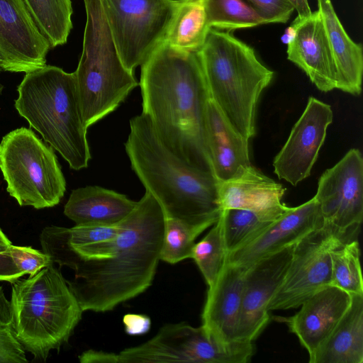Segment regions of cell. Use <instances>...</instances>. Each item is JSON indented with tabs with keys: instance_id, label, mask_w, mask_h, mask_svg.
I'll list each match as a JSON object with an SVG mask.
<instances>
[{
	"instance_id": "74e56055",
	"label": "cell",
	"mask_w": 363,
	"mask_h": 363,
	"mask_svg": "<svg viewBox=\"0 0 363 363\" xmlns=\"http://www.w3.org/2000/svg\"><path fill=\"white\" fill-rule=\"evenodd\" d=\"M296 34V26L291 23V24L286 28L284 33L281 37V41L288 45L295 38V35Z\"/></svg>"
},
{
	"instance_id": "f1b7e54d",
	"label": "cell",
	"mask_w": 363,
	"mask_h": 363,
	"mask_svg": "<svg viewBox=\"0 0 363 363\" xmlns=\"http://www.w3.org/2000/svg\"><path fill=\"white\" fill-rule=\"evenodd\" d=\"M211 28L233 31L265 24L264 21L243 0H205Z\"/></svg>"
},
{
	"instance_id": "9a60e30c",
	"label": "cell",
	"mask_w": 363,
	"mask_h": 363,
	"mask_svg": "<svg viewBox=\"0 0 363 363\" xmlns=\"http://www.w3.org/2000/svg\"><path fill=\"white\" fill-rule=\"evenodd\" d=\"M50 48L23 0H0L2 70L26 73L41 67Z\"/></svg>"
},
{
	"instance_id": "484cf974",
	"label": "cell",
	"mask_w": 363,
	"mask_h": 363,
	"mask_svg": "<svg viewBox=\"0 0 363 363\" xmlns=\"http://www.w3.org/2000/svg\"><path fill=\"white\" fill-rule=\"evenodd\" d=\"M51 48L66 43L72 28L71 0H23Z\"/></svg>"
},
{
	"instance_id": "f35d334b",
	"label": "cell",
	"mask_w": 363,
	"mask_h": 363,
	"mask_svg": "<svg viewBox=\"0 0 363 363\" xmlns=\"http://www.w3.org/2000/svg\"><path fill=\"white\" fill-rule=\"evenodd\" d=\"M12 245L11 240L0 228V251H4Z\"/></svg>"
},
{
	"instance_id": "5b68a950",
	"label": "cell",
	"mask_w": 363,
	"mask_h": 363,
	"mask_svg": "<svg viewBox=\"0 0 363 363\" xmlns=\"http://www.w3.org/2000/svg\"><path fill=\"white\" fill-rule=\"evenodd\" d=\"M197 54L211 98L232 126L250 140L256 132L259 97L274 72L229 31L211 28Z\"/></svg>"
},
{
	"instance_id": "6da1fadb",
	"label": "cell",
	"mask_w": 363,
	"mask_h": 363,
	"mask_svg": "<svg viewBox=\"0 0 363 363\" xmlns=\"http://www.w3.org/2000/svg\"><path fill=\"white\" fill-rule=\"evenodd\" d=\"M165 216L147 191L113 238L80 247L57 246L53 260L74 272L67 283L83 312H107L148 289L160 260Z\"/></svg>"
},
{
	"instance_id": "7402d4cb",
	"label": "cell",
	"mask_w": 363,
	"mask_h": 363,
	"mask_svg": "<svg viewBox=\"0 0 363 363\" xmlns=\"http://www.w3.org/2000/svg\"><path fill=\"white\" fill-rule=\"evenodd\" d=\"M137 201L97 186L74 189L65 206V215L76 225H114L124 220Z\"/></svg>"
},
{
	"instance_id": "d6986e66",
	"label": "cell",
	"mask_w": 363,
	"mask_h": 363,
	"mask_svg": "<svg viewBox=\"0 0 363 363\" xmlns=\"http://www.w3.org/2000/svg\"><path fill=\"white\" fill-rule=\"evenodd\" d=\"M245 269L224 262L215 283L208 287L201 326L220 345L238 342V326L241 311Z\"/></svg>"
},
{
	"instance_id": "83f0119b",
	"label": "cell",
	"mask_w": 363,
	"mask_h": 363,
	"mask_svg": "<svg viewBox=\"0 0 363 363\" xmlns=\"http://www.w3.org/2000/svg\"><path fill=\"white\" fill-rule=\"evenodd\" d=\"M331 284L350 294H363L360 249L357 240L343 242L330 252Z\"/></svg>"
},
{
	"instance_id": "d6a6232c",
	"label": "cell",
	"mask_w": 363,
	"mask_h": 363,
	"mask_svg": "<svg viewBox=\"0 0 363 363\" xmlns=\"http://www.w3.org/2000/svg\"><path fill=\"white\" fill-rule=\"evenodd\" d=\"M4 252L11 257L16 266L24 274L29 276L53 264L49 255L31 247L11 245Z\"/></svg>"
},
{
	"instance_id": "52a82bcc",
	"label": "cell",
	"mask_w": 363,
	"mask_h": 363,
	"mask_svg": "<svg viewBox=\"0 0 363 363\" xmlns=\"http://www.w3.org/2000/svg\"><path fill=\"white\" fill-rule=\"evenodd\" d=\"M86 21L74 72L82 119L88 128L113 112L138 83L123 64L99 0H84Z\"/></svg>"
},
{
	"instance_id": "7a4b0ae2",
	"label": "cell",
	"mask_w": 363,
	"mask_h": 363,
	"mask_svg": "<svg viewBox=\"0 0 363 363\" xmlns=\"http://www.w3.org/2000/svg\"><path fill=\"white\" fill-rule=\"evenodd\" d=\"M143 111L164 145L189 164L213 174L206 143L210 94L197 52L162 41L141 65Z\"/></svg>"
},
{
	"instance_id": "9c48e42d",
	"label": "cell",
	"mask_w": 363,
	"mask_h": 363,
	"mask_svg": "<svg viewBox=\"0 0 363 363\" xmlns=\"http://www.w3.org/2000/svg\"><path fill=\"white\" fill-rule=\"evenodd\" d=\"M254 353L252 342L224 347L202 326L179 323L165 325L149 340L118 353L88 350L79 359L82 363H247Z\"/></svg>"
},
{
	"instance_id": "1f68e13d",
	"label": "cell",
	"mask_w": 363,
	"mask_h": 363,
	"mask_svg": "<svg viewBox=\"0 0 363 363\" xmlns=\"http://www.w3.org/2000/svg\"><path fill=\"white\" fill-rule=\"evenodd\" d=\"M25 350L16 337L11 302L0 286V363H26Z\"/></svg>"
},
{
	"instance_id": "d4e9b609",
	"label": "cell",
	"mask_w": 363,
	"mask_h": 363,
	"mask_svg": "<svg viewBox=\"0 0 363 363\" xmlns=\"http://www.w3.org/2000/svg\"><path fill=\"white\" fill-rule=\"evenodd\" d=\"M211 28L205 0H177L163 41L177 49L197 52Z\"/></svg>"
},
{
	"instance_id": "2e32d148",
	"label": "cell",
	"mask_w": 363,
	"mask_h": 363,
	"mask_svg": "<svg viewBox=\"0 0 363 363\" xmlns=\"http://www.w3.org/2000/svg\"><path fill=\"white\" fill-rule=\"evenodd\" d=\"M323 225L319 206L313 197L298 206L290 207L252 240L228 252L225 262L247 269L261 258L295 244Z\"/></svg>"
},
{
	"instance_id": "277c9868",
	"label": "cell",
	"mask_w": 363,
	"mask_h": 363,
	"mask_svg": "<svg viewBox=\"0 0 363 363\" xmlns=\"http://www.w3.org/2000/svg\"><path fill=\"white\" fill-rule=\"evenodd\" d=\"M15 107L75 170L91 159L74 72L44 65L26 73Z\"/></svg>"
},
{
	"instance_id": "8d00e7d4",
	"label": "cell",
	"mask_w": 363,
	"mask_h": 363,
	"mask_svg": "<svg viewBox=\"0 0 363 363\" xmlns=\"http://www.w3.org/2000/svg\"><path fill=\"white\" fill-rule=\"evenodd\" d=\"M293 5L297 16L305 18L312 13L308 0H289Z\"/></svg>"
},
{
	"instance_id": "60d3db41",
	"label": "cell",
	"mask_w": 363,
	"mask_h": 363,
	"mask_svg": "<svg viewBox=\"0 0 363 363\" xmlns=\"http://www.w3.org/2000/svg\"><path fill=\"white\" fill-rule=\"evenodd\" d=\"M1 71H3V70H2V68H1V63H0V72Z\"/></svg>"
},
{
	"instance_id": "e0dca14e",
	"label": "cell",
	"mask_w": 363,
	"mask_h": 363,
	"mask_svg": "<svg viewBox=\"0 0 363 363\" xmlns=\"http://www.w3.org/2000/svg\"><path fill=\"white\" fill-rule=\"evenodd\" d=\"M351 300L350 294L329 284L304 301L296 314L277 317V320L286 323L297 336L310 361L341 320Z\"/></svg>"
},
{
	"instance_id": "4dcf8cb0",
	"label": "cell",
	"mask_w": 363,
	"mask_h": 363,
	"mask_svg": "<svg viewBox=\"0 0 363 363\" xmlns=\"http://www.w3.org/2000/svg\"><path fill=\"white\" fill-rule=\"evenodd\" d=\"M201 233L179 220L165 218L160 260L173 264L191 258L195 240Z\"/></svg>"
},
{
	"instance_id": "e575fe53",
	"label": "cell",
	"mask_w": 363,
	"mask_h": 363,
	"mask_svg": "<svg viewBox=\"0 0 363 363\" xmlns=\"http://www.w3.org/2000/svg\"><path fill=\"white\" fill-rule=\"evenodd\" d=\"M125 331L130 335L147 333L151 327L150 318L142 314L128 313L123 316Z\"/></svg>"
},
{
	"instance_id": "8992f818",
	"label": "cell",
	"mask_w": 363,
	"mask_h": 363,
	"mask_svg": "<svg viewBox=\"0 0 363 363\" xmlns=\"http://www.w3.org/2000/svg\"><path fill=\"white\" fill-rule=\"evenodd\" d=\"M10 302L16 337L38 359L68 342L83 313L53 264L13 281Z\"/></svg>"
},
{
	"instance_id": "7c38bea8",
	"label": "cell",
	"mask_w": 363,
	"mask_h": 363,
	"mask_svg": "<svg viewBox=\"0 0 363 363\" xmlns=\"http://www.w3.org/2000/svg\"><path fill=\"white\" fill-rule=\"evenodd\" d=\"M314 198L323 223L352 238L363 218V159L358 149L324 172Z\"/></svg>"
},
{
	"instance_id": "f546056e",
	"label": "cell",
	"mask_w": 363,
	"mask_h": 363,
	"mask_svg": "<svg viewBox=\"0 0 363 363\" xmlns=\"http://www.w3.org/2000/svg\"><path fill=\"white\" fill-rule=\"evenodd\" d=\"M226 254L222 223L219 218L206 235L195 243L191 256L208 287L216 281Z\"/></svg>"
},
{
	"instance_id": "836d02e7",
	"label": "cell",
	"mask_w": 363,
	"mask_h": 363,
	"mask_svg": "<svg viewBox=\"0 0 363 363\" xmlns=\"http://www.w3.org/2000/svg\"><path fill=\"white\" fill-rule=\"evenodd\" d=\"M266 23H285L295 11L289 0H247Z\"/></svg>"
},
{
	"instance_id": "ac0fdd59",
	"label": "cell",
	"mask_w": 363,
	"mask_h": 363,
	"mask_svg": "<svg viewBox=\"0 0 363 363\" xmlns=\"http://www.w3.org/2000/svg\"><path fill=\"white\" fill-rule=\"evenodd\" d=\"M294 40L287 45V58L301 69L321 91L336 89L337 68L323 20L317 10L305 18L297 16Z\"/></svg>"
},
{
	"instance_id": "4316f807",
	"label": "cell",
	"mask_w": 363,
	"mask_h": 363,
	"mask_svg": "<svg viewBox=\"0 0 363 363\" xmlns=\"http://www.w3.org/2000/svg\"><path fill=\"white\" fill-rule=\"evenodd\" d=\"M220 219L227 254L252 240L275 221L258 213L239 208L221 211Z\"/></svg>"
},
{
	"instance_id": "3957f363",
	"label": "cell",
	"mask_w": 363,
	"mask_h": 363,
	"mask_svg": "<svg viewBox=\"0 0 363 363\" xmlns=\"http://www.w3.org/2000/svg\"><path fill=\"white\" fill-rule=\"evenodd\" d=\"M125 148L133 170L159 202L165 218L203 232L218 220L219 182L167 149L145 113L130 120Z\"/></svg>"
},
{
	"instance_id": "4fadbf2b",
	"label": "cell",
	"mask_w": 363,
	"mask_h": 363,
	"mask_svg": "<svg viewBox=\"0 0 363 363\" xmlns=\"http://www.w3.org/2000/svg\"><path fill=\"white\" fill-rule=\"evenodd\" d=\"M333 119L330 105L309 97L302 115L274 157V173L279 179L296 186L309 177Z\"/></svg>"
},
{
	"instance_id": "603a6c76",
	"label": "cell",
	"mask_w": 363,
	"mask_h": 363,
	"mask_svg": "<svg viewBox=\"0 0 363 363\" xmlns=\"http://www.w3.org/2000/svg\"><path fill=\"white\" fill-rule=\"evenodd\" d=\"M317 2L337 68L336 89L359 95L363 72L362 47L350 38L331 0H317Z\"/></svg>"
},
{
	"instance_id": "ab89813d",
	"label": "cell",
	"mask_w": 363,
	"mask_h": 363,
	"mask_svg": "<svg viewBox=\"0 0 363 363\" xmlns=\"http://www.w3.org/2000/svg\"><path fill=\"white\" fill-rule=\"evenodd\" d=\"M3 89H4V86L0 82V94H1Z\"/></svg>"
},
{
	"instance_id": "8fae6325",
	"label": "cell",
	"mask_w": 363,
	"mask_h": 363,
	"mask_svg": "<svg viewBox=\"0 0 363 363\" xmlns=\"http://www.w3.org/2000/svg\"><path fill=\"white\" fill-rule=\"evenodd\" d=\"M351 240L323 223L296 242L285 277L267 310L298 308L316 291L330 284V252Z\"/></svg>"
},
{
	"instance_id": "cb8c5ba5",
	"label": "cell",
	"mask_w": 363,
	"mask_h": 363,
	"mask_svg": "<svg viewBox=\"0 0 363 363\" xmlns=\"http://www.w3.org/2000/svg\"><path fill=\"white\" fill-rule=\"evenodd\" d=\"M350 305L310 363L363 362V294H351Z\"/></svg>"
},
{
	"instance_id": "ba28073f",
	"label": "cell",
	"mask_w": 363,
	"mask_h": 363,
	"mask_svg": "<svg viewBox=\"0 0 363 363\" xmlns=\"http://www.w3.org/2000/svg\"><path fill=\"white\" fill-rule=\"evenodd\" d=\"M0 169L7 191L21 206L53 207L65 194L66 182L53 148L29 128H17L4 136Z\"/></svg>"
},
{
	"instance_id": "44dd1931",
	"label": "cell",
	"mask_w": 363,
	"mask_h": 363,
	"mask_svg": "<svg viewBox=\"0 0 363 363\" xmlns=\"http://www.w3.org/2000/svg\"><path fill=\"white\" fill-rule=\"evenodd\" d=\"M206 143L213 174L219 182L251 166L249 140L229 123L210 96L206 115Z\"/></svg>"
},
{
	"instance_id": "d590c367",
	"label": "cell",
	"mask_w": 363,
	"mask_h": 363,
	"mask_svg": "<svg viewBox=\"0 0 363 363\" xmlns=\"http://www.w3.org/2000/svg\"><path fill=\"white\" fill-rule=\"evenodd\" d=\"M25 274L16 266L11 257L0 251V281L12 284Z\"/></svg>"
},
{
	"instance_id": "30bf717a",
	"label": "cell",
	"mask_w": 363,
	"mask_h": 363,
	"mask_svg": "<svg viewBox=\"0 0 363 363\" xmlns=\"http://www.w3.org/2000/svg\"><path fill=\"white\" fill-rule=\"evenodd\" d=\"M118 55L133 72L165 36L177 0H99Z\"/></svg>"
},
{
	"instance_id": "ffe728a7",
	"label": "cell",
	"mask_w": 363,
	"mask_h": 363,
	"mask_svg": "<svg viewBox=\"0 0 363 363\" xmlns=\"http://www.w3.org/2000/svg\"><path fill=\"white\" fill-rule=\"evenodd\" d=\"M286 189L252 165L240 175L219 182L221 211L239 208L252 211L276 220L290 207L281 202Z\"/></svg>"
},
{
	"instance_id": "5bb4252c",
	"label": "cell",
	"mask_w": 363,
	"mask_h": 363,
	"mask_svg": "<svg viewBox=\"0 0 363 363\" xmlns=\"http://www.w3.org/2000/svg\"><path fill=\"white\" fill-rule=\"evenodd\" d=\"M294 245L261 258L245 270L238 340L253 342L268 324L270 318L267 305L285 277Z\"/></svg>"
}]
</instances>
